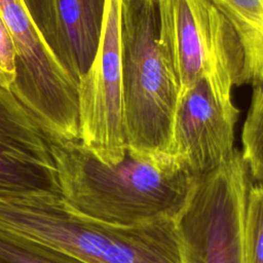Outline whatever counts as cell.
Instances as JSON below:
<instances>
[{"label":"cell","instance_id":"cell-5","mask_svg":"<svg viewBox=\"0 0 263 263\" xmlns=\"http://www.w3.org/2000/svg\"><path fill=\"white\" fill-rule=\"evenodd\" d=\"M252 183L237 149L224 164L198 179L176 220L183 263H247L243 220Z\"/></svg>","mask_w":263,"mask_h":263},{"label":"cell","instance_id":"cell-13","mask_svg":"<svg viewBox=\"0 0 263 263\" xmlns=\"http://www.w3.org/2000/svg\"><path fill=\"white\" fill-rule=\"evenodd\" d=\"M0 263H87L69 253L0 228Z\"/></svg>","mask_w":263,"mask_h":263},{"label":"cell","instance_id":"cell-16","mask_svg":"<svg viewBox=\"0 0 263 263\" xmlns=\"http://www.w3.org/2000/svg\"><path fill=\"white\" fill-rule=\"evenodd\" d=\"M16 77V48L0 16V85L10 89Z\"/></svg>","mask_w":263,"mask_h":263},{"label":"cell","instance_id":"cell-1","mask_svg":"<svg viewBox=\"0 0 263 263\" xmlns=\"http://www.w3.org/2000/svg\"><path fill=\"white\" fill-rule=\"evenodd\" d=\"M50 148L65 203L88 218L116 226L177 220L200 178L174 159L129 150L120 161L106 163L79 140L51 139Z\"/></svg>","mask_w":263,"mask_h":263},{"label":"cell","instance_id":"cell-2","mask_svg":"<svg viewBox=\"0 0 263 263\" xmlns=\"http://www.w3.org/2000/svg\"><path fill=\"white\" fill-rule=\"evenodd\" d=\"M0 228L87 263H183L176 220L116 226L75 212L58 196L0 194Z\"/></svg>","mask_w":263,"mask_h":263},{"label":"cell","instance_id":"cell-3","mask_svg":"<svg viewBox=\"0 0 263 263\" xmlns=\"http://www.w3.org/2000/svg\"><path fill=\"white\" fill-rule=\"evenodd\" d=\"M120 52L127 149L173 159L180 88L159 40L154 0H120Z\"/></svg>","mask_w":263,"mask_h":263},{"label":"cell","instance_id":"cell-10","mask_svg":"<svg viewBox=\"0 0 263 263\" xmlns=\"http://www.w3.org/2000/svg\"><path fill=\"white\" fill-rule=\"evenodd\" d=\"M62 24L79 79L91 66L99 47L106 0H58Z\"/></svg>","mask_w":263,"mask_h":263},{"label":"cell","instance_id":"cell-12","mask_svg":"<svg viewBox=\"0 0 263 263\" xmlns=\"http://www.w3.org/2000/svg\"><path fill=\"white\" fill-rule=\"evenodd\" d=\"M41 38L61 66L75 79V64L62 24L58 0H22Z\"/></svg>","mask_w":263,"mask_h":263},{"label":"cell","instance_id":"cell-9","mask_svg":"<svg viewBox=\"0 0 263 263\" xmlns=\"http://www.w3.org/2000/svg\"><path fill=\"white\" fill-rule=\"evenodd\" d=\"M50 143L38 118L0 85V194L62 197Z\"/></svg>","mask_w":263,"mask_h":263},{"label":"cell","instance_id":"cell-7","mask_svg":"<svg viewBox=\"0 0 263 263\" xmlns=\"http://www.w3.org/2000/svg\"><path fill=\"white\" fill-rule=\"evenodd\" d=\"M79 141L106 163L127 152L120 52V0H106L95 60L79 79Z\"/></svg>","mask_w":263,"mask_h":263},{"label":"cell","instance_id":"cell-14","mask_svg":"<svg viewBox=\"0 0 263 263\" xmlns=\"http://www.w3.org/2000/svg\"><path fill=\"white\" fill-rule=\"evenodd\" d=\"M241 156L254 183L263 185V86H254L241 130Z\"/></svg>","mask_w":263,"mask_h":263},{"label":"cell","instance_id":"cell-15","mask_svg":"<svg viewBox=\"0 0 263 263\" xmlns=\"http://www.w3.org/2000/svg\"><path fill=\"white\" fill-rule=\"evenodd\" d=\"M243 243L247 263H263V185L254 182L247 194Z\"/></svg>","mask_w":263,"mask_h":263},{"label":"cell","instance_id":"cell-6","mask_svg":"<svg viewBox=\"0 0 263 263\" xmlns=\"http://www.w3.org/2000/svg\"><path fill=\"white\" fill-rule=\"evenodd\" d=\"M0 16L16 48L10 90L51 139L79 140L78 81L53 57L22 0H0Z\"/></svg>","mask_w":263,"mask_h":263},{"label":"cell","instance_id":"cell-8","mask_svg":"<svg viewBox=\"0 0 263 263\" xmlns=\"http://www.w3.org/2000/svg\"><path fill=\"white\" fill-rule=\"evenodd\" d=\"M239 109L224 99L205 77L185 89L177 103L172 132V157L195 177L224 164L234 153Z\"/></svg>","mask_w":263,"mask_h":263},{"label":"cell","instance_id":"cell-4","mask_svg":"<svg viewBox=\"0 0 263 263\" xmlns=\"http://www.w3.org/2000/svg\"><path fill=\"white\" fill-rule=\"evenodd\" d=\"M159 40L180 93L205 77L224 99L243 84L238 36L213 0H154Z\"/></svg>","mask_w":263,"mask_h":263},{"label":"cell","instance_id":"cell-11","mask_svg":"<svg viewBox=\"0 0 263 263\" xmlns=\"http://www.w3.org/2000/svg\"><path fill=\"white\" fill-rule=\"evenodd\" d=\"M232 24L245 55L243 84L263 86V0H213Z\"/></svg>","mask_w":263,"mask_h":263}]
</instances>
